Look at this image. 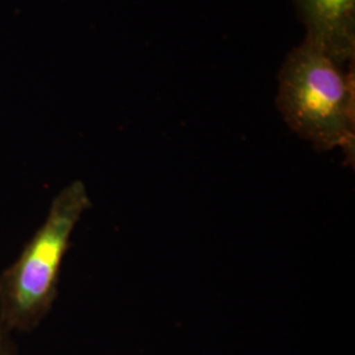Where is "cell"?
<instances>
[{
  "label": "cell",
  "instance_id": "6da1fadb",
  "mask_svg": "<svg viewBox=\"0 0 355 355\" xmlns=\"http://www.w3.org/2000/svg\"><path fill=\"white\" fill-rule=\"evenodd\" d=\"M91 208L86 186L76 180L51 200L44 223L12 263L0 272V325L29 333L49 315L71 236Z\"/></svg>",
  "mask_w": 355,
  "mask_h": 355
},
{
  "label": "cell",
  "instance_id": "7a4b0ae2",
  "mask_svg": "<svg viewBox=\"0 0 355 355\" xmlns=\"http://www.w3.org/2000/svg\"><path fill=\"white\" fill-rule=\"evenodd\" d=\"M277 105L286 124L318 150L341 148L354 161V74L304 40L279 73Z\"/></svg>",
  "mask_w": 355,
  "mask_h": 355
},
{
  "label": "cell",
  "instance_id": "3957f363",
  "mask_svg": "<svg viewBox=\"0 0 355 355\" xmlns=\"http://www.w3.org/2000/svg\"><path fill=\"white\" fill-rule=\"evenodd\" d=\"M313 42L338 64L354 58L355 0H296Z\"/></svg>",
  "mask_w": 355,
  "mask_h": 355
},
{
  "label": "cell",
  "instance_id": "277c9868",
  "mask_svg": "<svg viewBox=\"0 0 355 355\" xmlns=\"http://www.w3.org/2000/svg\"><path fill=\"white\" fill-rule=\"evenodd\" d=\"M0 355H23L17 343L13 341L12 333L0 325Z\"/></svg>",
  "mask_w": 355,
  "mask_h": 355
}]
</instances>
